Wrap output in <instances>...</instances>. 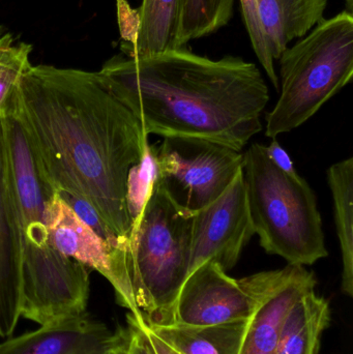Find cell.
<instances>
[{
	"instance_id": "obj_1",
	"label": "cell",
	"mask_w": 353,
	"mask_h": 354,
	"mask_svg": "<svg viewBox=\"0 0 353 354\" xmlns=\"http://www.w3.org/2000/svg\"><path fill=\"white\" fill-rule=\"evenodd\" d=\"M12 102L54 189L87 202L106 228L128 243V174L149 147L132 110L99 72L41 64L23 71Z\"/></svg>"
},
{
	"instance_id": "obj_2",
	"label": "cell",
	"mask_w": 353,
	"mask_h": 354,
	"mask_svg": "<svg viewBox=\"0 0 353 354\" xmlns=\"http://www.w3.org/2000/svg\"><path fill=\"white\" fill-rule=\"evenodd\" d=\"M99 74L145 134L195 138L242 151L263 131L269 91L256 64L186 47L146 58L114 56Z\"/></svg>"
},
{
	"instance_id": "obj_3",
	"label": "cell",
	"mask_w": 353,
	"mask_h": 354,
	"mask_svg": "<svg viewBox=\"0 0 353 354\" xmlns=\"http://www.w3.org/2000/svg\"><path fill=\"white\" fill-rule=\"evenodd\" d=\"M2 115L8 235L12 260L21 278V317L41 326L84 315L90 291L89 272L52 245L48 210L57 191L29 145L12 93Z\"/></svg>"
},
{
	"instance_id": "obj_4",
	"label": "cell",
	"mask_w": 353,
	"mask_h": 354,
	"mask_svg": "<svg viewBox=\"0 0 353 354\" xmlns=\"http://www.w3.org/2000/svg\"><path fill=\"white\" fill-rule=\"evenodd\" d=\"M242 177L253 230L267 254L304 266L329 256L316 195L306 179L276 167L259 143L244 153Z\"/></svg>"
},
{
	"instance_id": "obj_5",
	"label": "cell",
	"mask_w": 353,
	"mask_h": 354,
	"mask_svg": "<svg viewBox=\"0 0 353 354\" xmlns=\"http://www.w3.org/2000/svg\"><path fill=\"white\" fill-rule=\"evenodd\" d=\"M280 95L265 118L269 138L300 128L352 81L353 14L323 19L279 59Z\"/></svg>"
},
{
	"instance_id": "obj_6",
	"label": "cell",
	"mask_w": 353,
	"mask_h": 354,
	"mask_svg": "<svg viewBox=\"0 0 353 354\" xmlns=\"http://www.w3.org/2000/svg\"><path fill=\"white\" fill-rule=\"evenodd\" d=\"M193 212L158 176L128 236L137 305L145 319L170 307L189 276Z\"/></svg>"
},
{
	"instance_id": "obj_7",
	"label": "cell",
	"mask_w": 353,
	"mask_h": 354,
	"mask_svg": "<svg viewBox=\"0 0 353 354\" xmlns=\"http://www.w3.org/2000/svg\"><path fill=\"white\" fill-rule=\"evenodd\" d=\"M275 270L234 279L205 262L189 274L173 303L149 324L207 326L251 319L276 277Z\"/></svg>"
},
{
	"instance_id": "obj_8",
	"label": "cell",
	"mask_w": 353,
	"mask_h": 354,
	"mask_svg": "<svg viewBox=\"0 0 353 354\" xmlns=\"http://www.w3.org/2000/svg\"><path fill=\"white\" fill-rule=\"evenodd\" d=\"M163 139L151 147L158 176L190 212L218 199L242 170L244 153L231 147L202 139Z\"/></svg>"
},
{
	"instance_id": "obj_9",
	"label": "cell",
	"mask_w": 353,
	"mask_h": 354,
	"mask_svg": "<svg viewBox=\"0 0 353 354\" xmlns=\"http://www.w3.org/2000/svg\"><path fill=\"white\" fill-rule=\"evenodd\" d=\"M49 231L53 247L62 255L101 274L113 287L116 301L136 316L137 305L130 251L97 234L56 192L49 204Z\"/></svg>"
},
{
	"instance_id": "obj_10",
	"label": "cell",
	"mask_w": 353,
	"mask_h": 354,
	"mask_svg": "<svg viewBox=\"0 0 353 354\" xmlns=\"http://www.w3.org/2000/svg\"><path fill=\"white\" fill-rule=\"evenodd\" d=\"M253 235L242 170L218 199L193 212L189 274L209 261L232 270Z\"/></svg>"
},
{
	"instance_id": "obj_11",
	"label": "cell",
	"mask_w": 353,
	"mask_h": 354,
	"mask_svg": "<svg viewBox=\"0 0 353 354\" xmlns=\"http://www.w3.org/2000/svg\"><path fill=\"white\" fill-rule=\"evenodd\" d=\"M117 340V330L84 314L8 339L0 354H108Z\"/></svg>"
},
{
	"instance_id": "obj_12",
	"label": "cell",
	"mask_w": 353,
	"mask_h": 354,
	"mask_svg": "<svg viewBox=\"0 0 353 354\" xmlns=\"http://www.w3.org/2000/svg\"><path fill=\"white\" fill-rule=\"evenodd\" d=\"M317 280L306 266L288 264L277 270L252 318L240 354H276L286 314L300 297L314 290Z\"/></svg>"
},
{
	"instance_id": "obj_13",
	"label": "cell",
	"mask_w": 353,
	"mask_h": 354,
	"mask_svg": "<svg viewBox=\"0 0 353 354\" xmlns=\"http://www.w3.org/2000/svg\"><path fill=\"white\" fill-rule=\"evenodd\" d=\"M184 0H142L134 24L122 30V52L131 58H146L180 48Z\"/></svg>"
},
{
	"instance_id": "obj_14",
	"label": "cell",
	"mask_w": 353,
	"mask_h": 354,
	"mask_svg": "<svg viewBox=\"0 0 353 354\" xmlns=\"http://www.w3.org/2000/svg\"><path fill=\"white\" fill-rule=\"evenodd\" d=\"M327 0H256L259 22L274 62L294 39L325 19Z\"/></svg>"
},
{
	"instance_id": "obj_15",
	"label": "cell",
	"mask_w": 353,
	"mask_h": 354,
	"mask_svg": "<svg viewBox=\"0 0 353 354\" xmlns=\"http://www.w3.org/2000/svg\"><path fill=\"white\" fill-rule=\"evenodd\" d=\"M252 318L207 326H159L145 322L151 333L176 353L240 354Z\"/></svg>"
},
{
	"instance_id": "obj_16",
	"label": "cell",
	"mask_w": 353,
	"mask_h": 354,
	"mask_svg": "<svg viewBox=\"0 0 353 354\" xmlns=\"http://www.w3.org/2000/svg\"><path fill=\"white\" fill-rule=\"evenodd\" d=\"M20 317L21 278L8 235L6 128L0 112V337L12 336Z\"/></svg>"
},
{
	"instance_id": "obj_17",
	"label": "cell",
	"mask_w": 353,
	"mask_h": 354,
	"mask_svg": "<svg viewBox=\"0 0 353 354\" xmlns=\"http://www.w3.org/2000/svg\"><path fill=\"white\" fill-rule=\"evenodd\" d=\"M330 322L329 301L315 289L305 293L284 318L276 354H318L321 336Z\"/></svg>"
},
{
	"instance_id": "obj_18",
	"label": "cell",
	"mask_w": 353,
	"mask_h": 354,
	"mask_svg": "<svg viewBox=\"0 0 353 354\" xmlns=\"http://www.w3.org/2000/svg\"><path fill=\"white\" fill-rule=\"evenodd\" d=\"M327 183L334 203L336 230L342 256L341 289L353 297V158L333 164Z\"/></svg>"
},
{
	"instance_id": "obj_19",
	"label": "cell",
	"mask_w": 353,
	"mask_h": 354,
	"mask_svg": "<svg viewBox=\"0 0 353 354\" xmlns=\"http://www.w3.org/2000/svg\"><path fill=\"white\" fill-rule=\"evenodd\" d=\"M236 0H184L180 46L209 37L227 26Z\"/></svg>"
},
{
	"instance_id": "obj_20",
	"label": "cell",
	"mask_w": 353,
	"mask_h": 354,
	"mask_svg": "<svg viewBox=\"0 0 353 354\" xmlns=\"http://www.w3.org/2000/svg\"><path fill=\"white\" fill-rule=\"evenodd\" d=\"M158 177L157 166L151 145L140 163L135 165L128 174L126 185V203L133 222L140 216L145 202Z\"/></svg>"
},
{
	"instance_id": "obj_21",
	"label": "cell",
	"mask_w": 353,
	"mask_h": 354,
	"mask_svg": "<svg viewBox=\"0 0 353 354\" xmlns=\"http://www.w3.org/2000/svg\"><path fill=\"white\" fill-rule=\"evenodd\" d=\"M240 8H242V19L246 25L247 32L250 37L251 45L255 55L258 58L259 62L263 66L265 74L271 80L277 91H279V78L276 71L275 62L271 58L265 44L263 29L259 22L258 12H257L256 0H240Z\"/></svg>"
},
{
	"instance_id": "obj_22",
	"label": "cell",
	"mask_w": 353,
	"mask_h": 354,
	"mask_svg": "<svg viewBox=\"0 0 353 354\" xmlns=\"http://www.w3.org/2000/svg\"><path fill=\"white\" fill-rule=\"evenodd\" d=\"M31 50L28 44H14L0 58V112L3 111L23 71L30 64Z\"/></svg>"
},
{
	"instance_id": "obj_23",
	"label": "cell",
	"mask_w": 353,
	"mask_h": 354,
	"mask_svg": "<svg viewBox=\"0 0 353 354\" xmlns=\"http://www.w3.org/2000/svg\"><path fill=\"white\" fill-rule=\"evenodd\" d=\"M118 340L112 354H158L145 328L144 316L128 312L126 324L117 328Z\"/></svg>"
},
{
	"instance_id": "obj_24",
	"label": "cell",
	"mask_w": 353,
	"mask_h": 354,
	"mask_svg": "<svg viewBox=\"0 0 353 354\" xmlns=\"http://www.w3.org/2000/svg\"><path fill=\"white\" fill-rule=\"evenodd\" d=\"M265 153L271 163L282 171L290 174V176L298 174L292 158L288 155L287 151L281 147V145L276 140V138L269 143V145L265 147Z\"/></svg>"
},
{
	"instance_id": "obj_25",
	"label": "cell",
	"mask_w": 353,
	"mask_h": 354,
	"mask_svg": "<svg viewBox=\"0 0 353 354\" xmlns=\"http://www.w3.org/2000/svg\"><path fill=\"white\" fill-rule=\"evenodd\" d=\"M145 320V319H144ZM145 328H146L147 333H149V338H151V343H153V347H155V351L158 354H178L176 353L173 349L170 348L166 343H164L161 339L158 338L151 330H149L147 326L146 322H145Z\"/></svg>"
},
{
	"instance_id": "obj_26",
	"label": "cell",
	"mask_w": 353,
	"mask_h": 354,
	"mask_svg": "<svg viewBox=\"0 0 353 354\" xmlns=\"http://www.w3.org/2000/svg\"><path fill=\"white\" fill-rule=\"evenodd\" d=\"M14 45V37L0 27V58Z\"/></svg>"
},
{
	"instance_id": "obj_27",
	"label": "cell",
	"mask_w": 353,
	"mask_h": 354,
	"mask_svg": "<svg viewBox=\"0 0 353 354\" xmlns=\"http://www.w3.org/2000/svg\"><path fill=\"white\" fill-rule=\"evenodd\" d=\"M345 10L353 14V0H345Z\"/></svg>"
},
{
	"instance_id": "obj_28",
	"label": "cell",
	"mask_w": 353,
	"mask_h": 354,
	"mask_svg": "<svg viewBox=\"0 0 353 354\" xmlns=\"http://www.w3.org/2000/svg\"><path fill=\"white\" fill-rule=\"evenodd\" d=\"M108 354H112V353H108Z\"/></svg>"
}]
</instances>
